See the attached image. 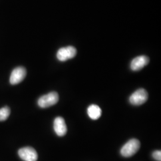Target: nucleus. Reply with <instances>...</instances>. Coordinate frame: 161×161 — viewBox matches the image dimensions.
Returning a JSON list of instances; mask_svg holds the SVG:
<instances>
[{
  "mask_svg": "<svg viewBox=\"0 0 161 161\" xmlns=\"http://www.w3.org/2000/svg\"><path fill=\"white\" fill-rule=\"evenodd\" d=\"M140 147V142L136 138H132L124 144L121 149V155L129 158L135 155Z\"/></svg>",
  "mask_w": 161,
  "mask_h": 161,
  "instance_id": "1",
  "label": "nucleus"
},
{
  "mask_svg": "<svg viewBox=\"0 0 161 161\" xmlns=\"http://www.w3.org/2000/svg\"><path fill=\"white\" fill-rule=\"evenodd\" d=\"M58 94L56 92H52L41 96L38 100V104L41 108H47L57 103L58 101Z\"/></svg>",
  "mask_w": 161,
  "mask_h": 161,
  "instance_id": "2",
  "label": "nucleus"
},
{
  "mask_svg": "<svg viewBox=\"0 0 161 161\" xmlns=\"http://www.w3.org/2000/svg\"><path fill=\"white\" fill-rule=\"evenodd\" d=\"M148 99V93L144 88H140L133 92L130 97V103L134 106H140Z\"/></svg>",
  "mask_w": 161,
  "mask_h": 161,
  "instance_id": "3",
  "label": "nucleus"
},
{
  "mask_svg": "<svg viewBox=\"0 0 161 161\" xmlns=\"http://www.w3.org/2000/svg\"><path fill=\"white\" fill-rule=\"evenodd\" d=\"M18 155L24 161H36L38 159L36 151L31 147H25L20 149L18 151Z\"/></svg>",
  "mask_w": 161,
  "mask_h": 161,
  "instance_id": "4",
  "label": "nucleus"
},
{
  "mask_svg": "<svg viewBox=\"0 0 161 161\" xmlns=\"http://www.w3.org/2000/svg\"><path fill=\"white\" fill-rule=\"evenodd\" d=\"M76 54L75 47L68 46L60 48L57 53V58L61 62H64L68 59L74 58Z\"/></svg>",
  "mask_w": 161,
  "mask_h": 161,
  "instance_id": "5",
  "label": "nucleus"
},
{
  "mask_svg": "<svg viewBox=\"0 0 161 161\" xmlns=\"http://www.w3.org/2000/svg\"><path fill=\"white\" fill-rule=\"evenodd\" d=\"M26 70L22 66L17 67L13 69L10 78V82L12 85H16L20 83L25 78Z\"/></svg>",
  "mask_w": 161,
  "mask_h": 161,
  "instance_id": "6",
  "label": "nucleus"
},
{
  "mask_svg": "<svg viewBox=\"0 0 161 161\" xmlns=\"http://www.w3.org/2000/svg\"><path fill=\"white\" fill-rule=\"evenodd\" d=\"M54 130L58 136H64L67 132V126L65 121L62 117L58 116L54 121Z\"/></svg>",
  "mask_w": 161,
  "mask_h": 161,
  "instance_id": "7",
  "label": "nucleus"
},
{
  "mask_svg": "<svg viewBox=\"0 0 161 161\" xmlns=\"http://www.w3.org/2000/svg\"><path fill=\"white\" fill-rule=\"evenodd\" d=\"M149 62V58L146 56H140L134 58L130 64V68L134 71H138L143 68Z\"/></svg>",
  "mask_w": 161,
  "mask_h": 161,
  "instance_id": "8",
  "label": "nucleus"
},
{
  "mask_svg": "<svg viewBox=\"0 0 161 161\" xmlns=\"http://www.w3.org/2000/svg\"><path fill=\"white\" fill-rule=\"evenodd\" d=\"M102 109L96 104L90 105L87 109V114L88 116L92 120H97L102 115Z\"/></svg>",
  "mask_w": 161,
  "mask_h": 161,
  "instance_id": "9",
  "label": "nucleus"
},
{
  "mask_svg": "<svg viewBox=\"0 0 161 161\" xmlns=\"http://www.w3.org/2000/svg\"><path fill=\"white\" fill-rule=\"evenodd\" d=\"M10 114V109L5 106L0 109V121H6Z\"/></svg>",
  "mask_w": 161,
  "mask_h": 161,
  "instance_id": "10",
  "label": "nucleus"
},
{
  "mask_svg": "<svg viewBox=\"0 0 161 161\" xmlns=\"http://www.w3.org/2000/svg\"><path fill=\"white\" fill-rule=\"evenodd\" d=\"M152 156L156 161H161V151L157 150L153 152Z\"/></svg>",
  "mask_w": 161,
  "mask_h": 161,
  "instance_id": "11",
  "label": "nucleus"
}]
</instances>
